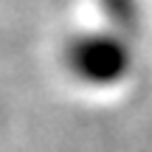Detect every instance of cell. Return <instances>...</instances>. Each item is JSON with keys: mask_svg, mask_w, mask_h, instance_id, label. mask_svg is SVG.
Here are the masks:
<instances>
[{"mask_svg": "<svg viewBox=\"0 0 152 152\" xmlns=\"http://www.w3.org/2000/svg\"><path fill=\"white\" fill-rule=\"evenodd\" d=\"M59 62L76 85L87 90H113L124 85L135 68L132 34L107 23L76 28L59 45Z\"/></svg>", "mask_w": 152, "mask_h": 152, "instance_id": "6da1fadb", "label": "cell"}, {"mask_svg": "<svg viewBox=\"0 0 152 152\" xmlns=\"http://www.w3.org/2000/svg\"><path fill=\"white\" fill-rule=\"evenodd\" d=\"M102 11H107V26H115L121 31H135L138 23V0H99Z\"/></svg>", "mask_w": 152, "mask_h": 152, "instance_id": "7a4b0ae2", "label": "cell"}]
</instances>
